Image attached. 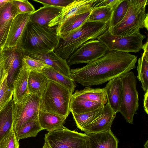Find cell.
Segmentation results:
<instances>
[{
  "mask_svg": "<svg viewBox=\"0 0 148 148\" xmlns=\"http://www.w3.org/2000/svg\"><path fill=\"white\" fill-rule=\"evenodd\" d=\"M145 37L140 30L131 35L117 37L112 35L108 29L97 39L106 46L108 51L136 53L142 49L143 41Z\"/></svg>",
  "mask_w": 148,
  "mask_h": 148,
  "instance_id": "obj_9",
  "label": "cell"
},
{
  "mask_svg": "<svg viewBox=\"0 0 148 148\" xmlns=\"http://www.w3.org/2000/svg\"><path fill=\"white\" fill-rule=\"evenodd\" d=\"M8 71L5 69L0 81V112L12 100L13 87L8 86Z\"/></svg>",
  "mask_w": 148,
  "mask_h": 148,
  "instance_id": "obj_28",
  "label": "cell"
},
{
  "mask_svg": "<svg viewBox=\"0 0 148 148\" xmlns=\"http://www.w3.org/2000/svg\"><path fill=\"white\" fill-rule=\"evenodd\" d=\"M44 139L51 148H90L87 134L70 130L64 126L48 132Z\"/></svg>",
  "mask_w": 148,
  "mask_h": 148,
  "instance_id": "obj_8",
  "label": "cell"
},
{
  "mask_svg": "<svg viewBox=\"0 0 148 148\" xmlns=\"http://www.w3.org/2000/svg\"><path fill=\"white\" fill-rule=\"evenodd\" d=\"M103 107L91 112L79 114L71 112L77 127L82 131L102 114Z\"/></svg>",
  "mask_w": 148,
  "mask_h": 148,
  "instance_id": "obj_30",
  "label": "cell"
},
{
  "mask_svg": "<svg viewBox=\"0 0 148 148\" xmlns=\"http://www.w3.org/2000/svg\"><path fill=\"white\" fill-rule=\"evenodd\" d=\"M108 51L106 46L99 40H90L72 53L66 61L69 66L87 64L103 56Z\"/></svg>",
  "mask_w": 148,
  "mask_h": 148,
  "instance_id": "obj_10",
  "label": "cell"
},
{
  "mask_svg": "<svg viewBox=\"0 0 148 148\" xmlns=\"http://www.w3.org/2000/svg\"><path fill=\"white\" fill-rule=\"evenodd\" d=\"M12 3L15 7L17 14L32 13L35 11L33 6L27 0H12Z\"/></svg>",
  "mask_w": 148,
  "mask_h": 148,
  "instance_id": "obj_36",
  "label": "cell"
},
{
  "mask_svg": "<svg viewBox=\"0 0 148 148\" xmlns=\"http://www.w3.org/2000/svg\"><path fill=\"white\" fill-rule=\"evenodd\" d=\"M106 93L107 102L116 113L119 112L121 101L122 85L120 77L108 81L104 88Z\"/></svg>",
  "mask_w": 148,
  "mask_h": 148,
  "instance_id": "obj_17",
  "label": "cell"
},
{
  "mask_svg": "<svg viewBox=\"0 0 148 148\" xmlns=\"http://www.w3.org/2000/svg\"><path fill=\"white\" fill-rule=\"evenodd\" d=\"M12 1V0L0 8V27L17 15L16 10Z\"/></svg>",
  "mask_w": 148,
  "mask_h": 148,
  "instance_id": "obj_34",
  "label": "cell"
},
{
  "mask_svg": "<svg viewBox=\"0 0 148 148\" xmlns=\"http://www.w3.org/2000/svg\"><path fill=\"white\" fill-rule=\"evenodd\" d=\"M42 148H51L48 143L45 141Z\"/></svg>",
  "mask_w": 148,
  "mask_h": 148,
  "instance_id": "obj_43",
  "label": "cell"
},
{
  "mask_svg": "<svg viewBox=\"0 0 148 148\" xmlns=\"http://www.w3.org/2000/svg\"><path fill=\"white\" fill-rule=\"evenodd\" d=\"M40 105V98L28 90L17 102H13L12 128L16 133L27 121L38 118Z\"/></svg>",
  "mask_w": 148,
  "mask_h": 148,
  "instance_id": "obj_7",
  "label": "cell"
},
{
  "mask_svg": "<svg viewBox=\"0 0 148 148\" xmlns=\"http://www.w3.org/2000/svg\"><path fill=\"white\" fill-rule=\"evenodd\" d=\"M57 26L44 27L30 22L27 23L21 48L23 51L47 52L54 51L60 38Z\"/></svg>",
  "mask_w": 148,
  "mask_h": 148,
  "instance_id": "obj_2",
  "label": "cell"
},
{
  "mask_svg": "<svg viewBox=\"0 0 148 148\" xmlns=\"http://www.w3.org/2000/svg\"><path fill=\"white\" fill-rule=\"evenodd\" d=\"M147 40L143 45L142 48L144 52L138 59L137 66L138 75L137 78L141 82V88L146 92L148 91V48Z\"/></svg>",
  "mask_w": 148,
  "mask_h": 148,
  "instance_id": "obj_24",
  "label": "cell"
},
{
  "mask_svg": "<svg viewBox=\"0 0 148 148\" xmlns=\"http://www.w3.org/2000/svg\"><path fill=\"white\" fill-rule=\"evenodd\" d=\"M116 113L107 102L103 107L102 114L82 131L87 134L103 132L111 129Z\"/></svg>",
  "mask_w": 148,
  "mask_h": 148,
  "instance_id": "obj_14",
  "label": "cell"
},
{
  "mask_svg": "<svg viewBox=\"0 0 148 148\" xmlns=\"http://www.w3.org/2000/svg\"><path fill=\"white\" fill-rule=\"evenodd\" d=\"M34 1L40 3L43 6H50L63 8L74 0H33Z\"/></svg>",
  "mask_w": 148,
  "mask_h": 148,
  "instance_id": "obj_37",
  "label": "cell"
},
{
  "mask_svg": "<svg viewBox=\"0 0 148 148\" xmlns=\"http://www.w3.org/2000/svg\"><path fill=\"white\" fill-rule=\"evenodd\" d=\"M105 105L98 102L72 96L70 109V112L77 114L91 112Z\"/></svg>",
  "mask_w": 148,
  "mask_h": 148,
  "instance_id": "obj_25",
  "label": "cell"
},
{
  "mask_svg": "<svg viewBox=\"0 0 148 148\" xmlns=\"http://www.w3.org/2000/svg\"><path fill=\"white\" fill-rule=\"evenodd\" d=\"M96 0H74L62 8L60 13L51 21L49 26H58L74 16L91 11Z\"/></svg>",
  "mask_w": 148,
  "mask_h": 148,
  "instance_id": "obj_12",
  "label": "cell"
},
{
  "mask_svg": "<svg viewBox=\"0 0 148 148\" xmlns=\"http://www.w3.org/2000/svg\"><path fill=\"white\" fill-rule=\"evenodd\" d=\"M13 103L12 100L0 112V142L13 128Z\"/></svg>",
  "mask_w": 148,
  "mask_h": 148,
  "instance_id": "obj_27",
  "label": "cell"
},
{
  "mask_svg": "<svg viewBox=\"0 0 148 148\" xmlns=\"http://www.w3.org/2000/svg\"><path fill=\"white\" fill-rule=\"evenodd\" d=\"M62 8L44 6L31 13L29 21L44 27H49V22L61 12Z\"/></svg>",
  "mask_w": 148,
  "mask_h": 148,
  "instance_id": "obj_19",
  "label": "cell"
},
{
  "mask_svg": "<svg viewBox=\"0 0 148 148\" xmlns=\"http://www.w3.org/2000/svg\"><path fill=\"white\" fill-rule=\"evenodd\" d=\"M19 143L12 128L0 142V148H19Z\"/></svg>",
  "mask_w": 148,
  "mask_h": 148,
  "instance_id": "obj_35",
  "label": "cell"
},
{
  "mask_svg": "<svg viewBox=\"0 0 148 148\" xmlns=\"http://www.w3.org/2000/svg\"><path fill=\"white\" fill-rule=\"evenodd\" d=\"M43 130L40 126L38 118L29 121L25 123L16 133L17 140L35 137L38 133Z\"/></svg>",
  "mask_w": 148,
  "mask_h": 148,
  "instance_id": "obj_29",
  "label": "cell"
},
{
  "mask_svg": "<svg viewBox=\"0 0 148 148\" xmlns=\"http://www.w3.org/2000/svg\"><path fill=\"white\" fill-rule=\"evenodd\" d=\"M66 118L39 110L38 120L43 130L49 132L62 127Z\"/></svg>",
  "mask_w": 148,
  "mask_h": 148,
  "instance_id": "obj_21",
  "label": "cell"
},
{
  "mask_svg": "<svg viewBox=\"0 0 148 148\" xmlns=\"http://www.w3.org/2000/svg\"><path fill=\"white\" fill-rule=\"evenodd\" d=\"M12 19L0 27V48L3 49L6 42Z\"/></svg>",
  "mask_w": 148,
  "mask_h": 148,
  "instance_id": "obj_38",
  "label": "cell"
},
{
  "mask_svg": "<svg viewBox=\"0 0 148 148\" xmlns=\"http://www.w3.org/2000/svg\"><path fill=\"white\" fill-rule=\"evenodd\" d=\"M31 14H18L13 19L6 42L3 48V51L21 47L23 34Z\"/></svg>",
  "mask_w": 148,
  "mask_h": 148,
  "instance_id": "obj_11",
  "label": "cell"
},
{
  "mask_svg": "<svg viewBox=\"0 0 148 148\" xmlns=\"http://www.w3.org/2000/svg\"><path fill=\"white\" fill-rule=\"evenodd\" d=\"M129 0H121L113 10L108 29L116 25L124 18L127 10Z\"/></svg>",
  "mask_w": 148,
  "mask_h": 148,
  "instance_id": "obj_32",
  "label": "cell"
},
{
  "mask_svg": "<svg viewBox=\"0 0 148 148\" xmlns=\"http://www.w3.org/2000/svg\"><path fill=\"white\" fill-rule=\"evenodd\" d=\"M4 51L6 57L5 68L8 71V84L9 86H13L14 79L21 66L24 54L21 47L13 48Z\"/></svg>",
  "mask_w": 148,
  "mask_h": 148,
  "instance_id": "obj_15",
  "label": "cell"
},
{
  "mask_svg": "<svg viewBox=\"0 0 148 148\" xmlns=\"http://www.w3.org/2000/svg\"><path fill=\"white\" fill-rule=\"evenodd\" d=\"M49 81L42 72L30 71L28 79L29 92L40 98Z\"/></svg>",
  "mask_w": 148,
  "mask_h": 148,
  "instance_id": "obj_22",
  "label": "cell"
},
{
  "mask_svg": "<svg viewBox=\"0 0 148 148\" xmlns=\"http://www.w3.org/2000/svg\"><path fill=\"white\" fill-rule=\"evenodd\" d=\"M91 12L74 16L58 25V36L60 39L66 38L87 21Z\"/></svg>",
  "mask_w": 148,
  "mask_h": 148,
  "instance_id": "obj_16",
  "label": "cell"
},
{
  "mask_svg": "<svg viewBox=\"0 0 148 148\" xmlns=\"http://www.w3.org/2000/svg\"><path fill=\"white\" fill-rule=\"evenodd\" d=\"M11 1L12 0H0V8Z\"/></svg>",
  "mask_w": 148,
  "mask_h": 148,
  "instance_id": "obj_42",
  "label": "cell"
},
{
  "mask_svg": "<svg viewBox=\"0 0 148 148\" xmlns=\"http://www.w3.org/2000/svg\"><path fill=\"white\" fill-rule=\"evenodd\" d=\"M30 71L22 65L14 79L12 84L13 93L12 100L14 103L28 90V79Z\"/></svg>",
  "mask_w": 148,
  "mask_h": 148,
  "instance_id": "obj_20",
  "label": "cell"
},
{
  "mask_svg": "<svg viewBox=\"0 0 148 148\" xmlns=\"http://www.w3.org/2000/svg\"><path fill=\"white\" fill-rule=\"evenodd\" d=\"M87 134L90 137V148H118V139L111 129Z\"/></svg>",
  "mask_w": 148,
  "mask_h": 148,
  "instance_id": "obj_18",
  "label": "cell"
},
{
  "mask_svg": "<svg viewBox=\"0 0 148 148\" xmlns=\"http://www.w3.org/2000/svg\"><path fill=\"white\" fill-rule=\"evenodd\" d=\"M6 59L4 52L2 48H0V81L5 68V62Z\"/></svg>",
  "mask_w": 148,
  "mask_h": 148,
  "instance_id": "obj_40",
  "label": "cell"
},
{
  "mask_svg": "<svg viewBox=\"0 0 148 148\" xmlns=\"http://www.w3.org/2000/svg\"><path fill=\"white\" fill-rule=\"evenodd\" d=\"M112 12V9L109 7H100L93 8L87 22H98L108 23Z\"/></svg>",
  "mask_w": 148,
  "mask_h": 148,
  "instance_id": "obj_31",
  "label": "cell"
},
{
  "mask_svg": "<svg viewBox=\"0 0 148 148\" xmlns=\"http://www.w3.org/2000/svg\"><path fill=\"white\" fill-rule=\"evenodd\" d=\"M147 0H129L126 14L118 25L108 30L113 36L121 37L131 35L145 27Z\"/></svg>",
  "mask_w": 148,
  "mask_h": 148,
  "instance_id": "obj_5",
  "label": "cell"
},
{
  "mask_svg": "<svg viewBox=\"0 0 148 148\" xmlns=\"http://www.w3.org/2000/svg\"><path fill=\"white\" fill-rule=\"evenodd\" d=\"M120 78L122 92L119 112L127 122L132 124L134 115L137 113L139 106L136 77L132 71H130L122 75Z\"/></svg>",
  "mask_w": 148,
  "mask_h": 148,
  "instance_id": "obj_6",
  "label": "cell"
},
{
  "mask_svg": "<svg viewBox=\"0 0 148 148\" xmlns=\"http://www.w3.org/2000/svg\"><path fill=\"white\" fill-rule=\"evenodd\" d=\"M23 51L24 55L43 61L58 72L71 78L70 69L66 60L58 56L54 51L47 52Z\"/></svg>",
  "mask_w": 148,
  "mask_h": 148,
  "instance_id": "obj_13",
  "label": "cell"
},
{
  "mask_svg": "<svg viewBox=\"0 0 148 148\" xmlns=\"http://www.w3.org/2000/svg\"><path fill=\"white\" fill-rule=\"evenodd\" d=\"M121 0H96L93 5V8L100 7L110 8L113 10Z\"/></svg>",
  "mask_w": 148,
  "mask_h": 148,
  "instance_id": "obj_39",
  "label": "cell"
},
{
  "mask_svg": "<svg viewBox=\"0 0 148 148\" xmlns=\"http://www.w3.org/2000/svg\"><path fill=\"white\" fill-rule=\"evenodd\" d=\"M143 107L145 111L148 114V91L145 92L144 96Z\"/></svg>",
  "mask_w": 148,
  "mask_h": 148,
  "instance_id": "obj_41",
  "label": "cell"
},
{
  "mask_svg": "<svg viewBox=\"0 0 148 148\" xmlns=\"http://www.w3.org/2000/svg\"><path fill=\"white\" fill-rule=\"evenodd\" d=\"M21 65L25 66L30 71L38 72H42L44 68L50 66L41 60L24 54Z\"/></svg>",
  "mask_w": 148,
  "mask_h": 148,
  "instance_id": "obj_33",
  "label": "cell"
},
{
  "mask_svg": "<svg viewBox=\"0 0 148 148\" xmlns=\"http://www.w3.org/2000/svg\"><path fill=\"white\" fill-rule=\"evenodd\" d=\"M137 61V56L129 52L108 51L83 67L70 69L71 77L84 86L100 85L135 69Z\"/></svg>",
  "mask_w": 148,
  "mask_h": 148,
  "instance_id": "obj_1",
  "label": "cell"
},
{
  "mask_svg": "<svg viewBox=\"0 0 148 148\" xmlns=\"http://www.w3.org/2000/svg\"><path fill=\"white\" fill-rule=\"evenodd\" d=\"M73 94L68 88L49 80L40 98V110L67 117Z\"/></svg>",
  "mask_w": 148,
  "mask_h": 148,
  "instance_id": "obj_4",
  "label": "cell"
},
{
  "mask_svg": "<svg viewBox=\"0 0 148 148\" xmlns=\"http://www.w3.org/2000/svg\"><path fill=\"white\" fill-rule=\"evenodd\" d=\"M42 72L49 80L68 88L73 93L74 91L76 85L74 81L71 78L60 73L51 66L45 67Z\"/></svg>",
  "mask_w": 148,
  "mask_h": 148,
  "instance_id": "obj_26",
  "label": "cell"
},
{
  "mask_svg": "<svg viewBox=\"0 0 148 148\" xmlns=\"http://www.w3.org/2000/svg\"><path fill=\"white\" fill-rule=\"evenodd\" d=\"M108 23L86 22L65 39H60L55 53L66 60L70 56L86 42L97 39L108 29Z\"/></svg>",
  "mask_w": 148,
  "mask_h": 148,
  "instance_id": "obj_3",
  "label": "cell"
},
{
  "mask_svg": "<svg viewBox=\"0 0 148 148\" xmlns=\"http://www.w3.org/2000/svg\"><path fill=\"white\" fill-rule=\"evenodd\" d=\"M144 148H148V140H147L144 145Z\"/></svg>",
  "mask_w": 148,
  "mask_h": 148,
  "instance_id": "obj_44",
  "label": "cell"
},
{
  "mask_svg": "<svg viewBox=\"0 0 148 148\" xmlns=\"http://www.w3.org/2000/svg\"><path fill=\"white\" fill-rule=\"evenodd\" d=\"M72 96L99 102L104 105L107 102L106 93L104 88H95L87 86L82 90H76Z\"/></svg>",
  "mask_w": 148,
  "mask_h": 148,
  "instance_id": "obj_23",
  "label": "cell"
}]
</instances>
